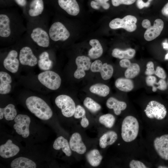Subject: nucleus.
I'll list each match as a JSON object with an SVG mask.
<instances>
[{
	"instance_id": "1",
	"label": "nucleus",
	"mask_w": 168,
	"mask_h": 168,
	"mask_svg": "<svg viewBox=\"0 0 168 168\" xmlns=\"http://www.w3.org/2000/svg\"><path fill=\"white\" fill-rule=\"evenodd\" d=\"M27 29L23 18L18 12L2 11L0 13V40L4 42H17L21 39Z\"/></svg>"
},
{
	"instance_id": "2",
	"label": "nucleus",
	"mask_w": 168,
	"mask_h": 168,
	"mask_svg": "<svg viewBox=\"0 0 168 168\" xmlns=\"http://www.w3.org/2000/svg\"><path fill=\"white\" fill-rule=\"evenodd\" d=\"M46 19L45 17L28 21L26 32L32 42L44 48L49 47L51 41Z\"/></svg>"
},
{
	"instance_id": "3",
	"label": "nucleus",
	"mask_w": 168,
	"mask_h": 168,
	"mask_svg": "<svg viewBox=\"0 0 168 168\" xmlns=\"http://www.w3.org/2000/svg\"><path fill=\"white\" fill-rule=\"evenodd\" d=\"M26 104L30 111L41 119L47 120L52 116L51 109L40 97L35 96L29 97L26 100Z\"/></svg>"
},
{
	"instance_id": "4",
	"label": "nucleus",
	"mask_w": 168,
	"mask_h": 168,
	"mask_svg": "<svg viewBox=\"0 0 168 168\" xmlns=\"http://www.w3.org/2000/svg\"><path fill=\"white\" fill-rule=\"evenodd\" d=\"M139 125L137 119L132 116H128L124 119L121 126L122 138L124 141L130 142L137 137Z\"/></svg>"
},
{
	"instance_id": "5",
	"label": "nucleus",
	"mask_w": 168,
	"mask_h": 168,
	"mask_svg": "<svg viewBox=\"0 0 168 168\" xmlns=\"http://www.w3.org/2000/svg\"><path fill=\"white\" fill-rule=\"evenodd\" d=\"M38 78L42 85L53 90L58 89L61 83V79L59 75L51 70L45 71L39 73Z\"/></svg>"
},
{
	"instance_id": "6",
	"label": "nucleus",
	"mask_w": 168,
	"mask_h": 168,
	"mask_svg": "<svg viewBox=\"0 0 168 168\" xmlns=\"http://www.w3.org/2000/svg\"><path fill=\"white\" fill-rule=\"evenodd\" d=\"M49 33L51 40L54 42L66 41L70 36L68 30L59 21L53 22L49 26Z\"/></svg>"
},
{
	"instance_id": "7",
	"label": "nucleus",
	"mask_w": 168,
	"mask_h": 168,
	"mask_svg": "<svg viewBox=\"0 0 168 168\" xmlns=\"http://www.w3.org/2000/svg\"><path fill=\"white\" fill-rule=\"evenodd\" d=\"M57 106L61 110L63 115L66 117L74 115L76 105L72 99L65 95H61L56 97L55 100Z\"/></svg>"
},
{
	"instance_id": "8",
	"label": "nucleus",
	"mask_w": 168,
	"mask_h": 168,
	"mask_svg": "<svg viewBox=\"0 0 168 168\" xmlns=\"http://www.w3.org/2000/svg\"><path fill=\"white\" fill-rule=\"evenodd\" d=\"M137 20L134 16L128 15L122 19L116 18L109 23V26L112 29L122 28L129 32L135 31L137 28Z\"/></svg>"
},
{
	"instance_id": "9",
	"label": "nucleus",
	"mask_w": 168,
	"mask_h": 168,
	"mask_svg": "<svg viewBox=\"0 0 168 168\" xmlns=\"http://www.w3.org/2000/svg\"><path fill=\"white\" fill-rule=\"evenodd\" d=\"M43 0H32L28 9L23 13L27 21L45 17Z\"/></svg>"
},
{
	"instance_id": "10",
	"label": "nucleus",
	"mask_w": 168,
	"mask_h": 168,
	"mask_svg": "<svg viewBox=\"0 0 168 168\" xmlns=\"http://www.w3.org/2000/svg\"><path fill=\"white\" fill-rule=\"evenodd\" d=\"M144 112L148 118L151 119L155 118L157 120L164 119L167 112L166 108L163 105L153 100L148 103Z\"/></svg>"
},
{
	"instance_id": "11",
	"label": "nucleus",
	"mask_w": 168,
	"mask_h": 168,
	"mask_svg": "<svg viewBox=\"0 0 168 168\" xmlns=\"http://www.w3.org/2000/svg\"><path fill=\"white\" fill-rule=\"evenodd\" d=\"M15 124L13 126L16 132L21 135L24 138H27L29 135V127L30 122V118L27 115L19 114L14 119Z\"/></svg>"
},
{
	"instance_id": "12",
	"label": "nucleus",
	"mask_w": 168,
	"mask_h": 168,
	"mask_svg": "<svg viewBox=\"0 0 168 168\" xmlns=\"http://www.w3.org/2000/svg\"><path fill=\"white\" fill-rule=\"evenodd\" d=\"M90 69L92 72H100L101 77L105 80L110 79L114 72L112 65L107 63L103 64L99 60H96L91 63Z\"/></svg>"
},
{
	"instance_id": "13",
	"label": "nucleus",
	"mask_w": 168,
	"mask_h": 168,
	"mask_svg": "<svg viewBox=\"0 0 168 168\" xmlns=\"http://www.w3.org/2000/svg\"><path fill=\"white\" fill-rule=\"evenodd\" d=\"M20 63L22 65L34 67L38 63V59L32 49L29 46H24L21 48L19 54Z\"/></svg>"
},
{
	"instance_id": "14",
	"label": "nucleus",
	"mask_w": 168,
	"mask_h": 168,
	"mask_svg": "<svg viewBox=\"0 0 168 168\" xmlns=\"http://www.w3.org/2000/svg\"><path fill=\"white\" fill-rule=\"evenodd\" d=\"M153 145L158 155L162 159L168 160V134L156 137L154 140Z\"/></svg>"
},
{
	"instance_id": "15",
	"label": "nucleus",
	"mask_w": 168,
	"mask_h": 168,
	"mask_svg": "<svg viewBox=\"0 0 168 168\" xmlns=\"http://www.w3.org/2000/svg\"><path fill=\"white\" fill-rule=\"evenodd\" d=\"M18 53L15 49L10 51L4 59L3 65L5 68L10 72L16 73L19 66V60L18 58Z\"/></svg>"
},
{
	"instance_id": "16",
	"label": "nucleus",
	"mask_w": 168,
	"mask_h": 168,
	"mask_svg": "<svg viewBox=\"0 0 168 168\" xmlns=\"http://www.w3.org/2000/svg\"><path fill=\"white\" fill-rule=\"evenodd\" d=\"M75 63L77 68L74 74V77L79 79L84 77L86 75L85 71L90 69L91 63L90 58L85 56L77 57L75 60Z\"/></svg>"
},
{
	"instance_id": "17",
	"label": "nucleus",
	"mask_w": 168,
	"mask_h": 168,
	"mask_svg": "<svg viewBox=\"0 0 168 168\" xmlns=\"http://www.w3.org/2000/svg\"><path fill=\"white\" fill-rule=\"evenodd\" d=\"M164 25V22L162 20L160 19H156L153 25L147 29L145 32L144 38L145 40L150 41L158 36L163 29Z\"/></svg>"
},
{
	"instance_id": "18",
	"label": "nucleus",
	"mask_w": 168,
	"mask_h": 168,
	"mask_svg": "<svg viewBox=\"0 0 168 168\" xmlns=\"http://www.w3.org/2000/svg\"><path fill=\"white\" fill-rule=\"evenodd\" d=\"M69 144L71 150L78 154H82L86 152V146L82 141L80 134L78 133H75L72 135Z\"/></svg>"
},
{
	"instance_id": "19",
	"label": "nucleus",
	"mask_w": 168,
	"mask_h": 168,
	"mask_svg": "<svg viewBox=\"0 0 168 168\" xmlns=\"http://www.w3.org/2000/svg\"><path fill=\"white\" fill-rule=\"evenodd\" d=\"M18 146L13 143L12 141L8 139L5 143L0 146V155L3 158H7L16 155L19 152Z\"/></svg>"
},
{
	"instance_id": "20",
	"label": "nucleus",
	"mask_w": 168,
	"mask_h": 168,
	"mask_svg": "<svg viewBox=\"0 0 168 168\" xmlns=\"http://www.w3.org/2000/svg\"><path fill=\"white\" fill-rule=\"evenodd\" d=\"M58 2L60 7L70 15L76 16L79 12V7L76 0H58Z\"/></svg>"
},
{
	"instance_id": "21",
	"label": "nucleus",
	"mask_w": 168,
	"mask_h": 168,
	"mask_svg": "<svg viewBox=\"0 0 168 168\" xmlns=\"http://www.w3.org/2000/svg\"><path fill=\"white\" fill-rule=\"evenodd\" d=\"M12 78L7 72L3 71L0 72V94L4 95L9 93L12 88L11 83Z\"/></svg>"
},
{
	"instance_id": "22",
	"label": "nucleus",
	"mask_w": 168,
	"mask_h": 168,
	"mask_svg": "<svg viewBox=\"0 0 168 168\" xmlns=\"http://www.w3.org/2000/svg\"><path fill=\"white\" fill-rule=\"evenodd\" d=\"M106 105L108 108L113 109L114 114L118 115L120 114L121 111L125 110L127 106L125 102L119 100L112 97L108 99Z\"/></svg>"
},
{
	"instance_id": "23",
	"label": "nucleus",
	"mask_w": 168,
	"mask_h": 168,
	"mask_svg": "<svg viewBox=\"0 0 168 168\" xmlns=\"http://www.w3.org/2000/svg\"><path fill=\"white\" fill-rule=\"evenodd\" d=\"M89 44L92 48L88 51L89 57L92 59L100 57L103 54V49L99 41L97 39H91L89 41Z\"/></svg>"
},
{
	"instance_id": "24",
	"label": "nucleus",
	"mask_w": 168,
	"mask_h": 168,
	"mask_svg": "<svg viewBox=\"0 0 168 168\" xmlns=\"http://www.w3.org/2000/svg\"><path fill=\"white\" fill-rule=\"evenodd\" d=\"M53 147L56 150L62 149L67 156H69L72 155V151L68 140L62 136L56 139L54 143Z\"/></svg>"
},
{
	"instance_id": "25",
	"label": "nucleus",
	"mask_w": 168,
	"mask_h": 168,
	"mask_svg": "<svg viewBox=\"0 0 168 168\" xmlns=\"http://www.w3.org/2000/svg\"><path fill=\"white\" fill-rule=\"evenodd\" d=\"M11 166L12 168H35L36 165L30 159L20 157L13 160L11 163Z\"/></svg>"
},
{
	"instance_id": "26",
	"label": "nucleus",
	"mask_w": 168,
	"mask_h": 168,
	"mask_svg": "<svg viewBox=\"0 0 168 168\" xmlns=\"http://www.w3.org/2000/svg\"><path fill=\"white\" fill-rule=\"evenodd\" d=\"M117 138V134L114 131H108L102 135L100 138V146L102 148H105L108 146L113 144L116 141Z\"/></svg>"
},
{
	"instance_id": "27",
	"label": "nucleus",
	"mask_w": 168,
	"mask_h": 168,
	"mask_svg": "<svg viewBox=\"0 0 168 168\" xmlns=\"http://www.w3.org/2000/svg\"><path fill=\"white\" fill-rule=\"evenodd\" d=\"M116 87L119 90L125 92L131 91L134 88L133 81L130 79L127 78H119L115 82Z\"/></svg>"
},
{
	"instance_id": "28",
	"label": "nucleus",
	"mask_w": 168,
	"mask_h": 168,
	"mask_svg": "<svg viewBox=\"0 0 168 168\" xmlns=\"http://www.w3.org/2000/svg\"><path fill=\"white\" fill-rule=\"evenodd\" d=\"M37 63L39 68L41 70L47 71L51 68L53 62L49 58L48 52L44 51L39 54Z\"/></svg>"
},
{
	"instance_id": "29",
	"label": "nucleus",
	"mask_w": 168,
	"mask_h": 168,
	"mask_svg": "<svg viewBox=\"0 0 168 168\" xmlns=\"http://www.w3.org/2000/svg\"><path fill=\"white\" fill-rule=\"evenodd\" d=\"M136 52L135 50L132 48H128L125 50L115 48L112 50V55L114 58L120 59H130L134 57Z\"/></svg>"
},
{
	"instance_id": "30",
	"label": "nucleus",
	"mask_w": 168,
	"mask_h": 168,
	"mask_svg": "<svg viewBox=\"0 0 168 168\" xmlns=\"http://www.w3.org/2000/svg\"><path fill=\"white\" fill-rule=\"evenodd\" d=\"M17 112L15 106L12 104H9L4 108H0V119H3L4 115L7 120H12L16 116Z\"/></svg>"
},
{
	"instance_id": "31",
	"label": "nucleus",
	"mask_w": 168,
	"mask_h": 168,
	"mask_svg": "<svg viewBox=\"0 0 168 168\" xmlns=\"http://www.w3.org/2000/svg\"><path fill=\"white\" fill-rule=\"evenodd\" d=\"M86 158L91 165L96 167L100 164L103 157L98 150L94 149L90 151L87 153Z\"/></svg>"
},
{
	"instance_id": "32",
	"label": "nucleus",
	"mask_w": 168,
	"mask_h": 168,
	"mask_svg": "<svg viewBox=\"0 0 168 168\" xmlns=\"http://www.w3.org/2000/svg\"><path fill=\"white\" fill-rule=\"evenodd\" d=\"M89 90L91 92L102 97L107 96L110 91L109 87L102 83H96L90 86Z\"/></svg>"
},
{
	"instance_id": "33",
	"label": "nucleus",
	"mask_w": 168,
	"mask_h": 168,
	"mask_svg": "<svg viewBox=\"0 0 168 168\" xmlns=\"http://www.w3.org/2000/svg\"><path fill=\"white\" fill-rule=\"evenodd\" d=\"M140 70L139 65L136 63H132L124 72L126 78L132 79L134 78L139 74Z\"/></svg>"
},
{
	"instance_id": "34",
	"label": "nucleus",
	"mask_w": 168,
	"mask_h": 168,
	"mask_svg": "<svg viewBox=\"0 0 168 168\" xmlns=\"http://www.w3.org/2000/svg\"><path fill=\"white\" fill-rule=\"evenodd\" d=\"M99 120L100 123L105 127L110 128L113 126L115 119L112 114H107L100 116Z\"/></svg>"
},
{
	"instance_id": "35",
	"label": "nucleus",
	"mask_w": 168,
	"mask_h": 168,
	"mask_svg": "<svg viewBox=\"0 0 168 168\" xmlns=\"http://www.w3.org/2000/svg\"><path fill=\"white\" fill-rule=\"evenodd\" d=\"M84 105L91 112L96 113L101 108L100 105L89 97H86L83 101Z\"/></svg>"
},
{
	"instance_id": "36",
	"label": "nucleus",
	"mask_w": 168,
	"mask_h": 168,
	"mask_svg": "<svg viewBox=\"0 0 168 168\" xmlns=\"http://www.w3.org/2000/svg\"><path fill=\"white\" fill-rule=\"evenodd\" d=\"M74 117L76 119L82 118L86 116V111L84 108L81 106L78 105L76 107Z\"/></svg>"
},
{
	"instance_id": "37",
	"label": "nucleus",
	"mask_w": 168,
	"mask_h": 168,
	"mask_svg": "<svg viewBox=\"0 0 168 168\" xmlns=\"http://www.w3.org/2000/svg\"><path fill=\"white\" fill-rule=\"evenodd\" d=\"M136 0H111L112 5L117 7L121 4L131 5L134 3Z\"/></svg>"
},
{
	"instance_id": "38",
	"label": "nucleus",
	"mask_w": 168,
	"mask_h": 168,
	"mask_svg": "<svg viewBox=\"0 0 168 168\" xmlns=\"http://www.w3.org/2000/svg\"><path fill=\"white\" fill-rule=\"evenodd\" d=\"M155 72L153 63L152 61L148 62L146 64V69L145 72V74L147 76L152 75L155 74Z\"/></svg>"
},
{
	"instance_id": "39",
	"label": "nucleus",
	"mask_w": 168,
	"mask_h": 168,
	"mask_svg": "<svg viewBox=\"0 0 168 168\" xmlns=\"http://www.w3.org/2000/svg\"><path fill=\"white\" fill-rule=\"evenodd\" d=\"M130 168H147L142 162L138 160H133L129 164Z\"/></svg>"
},
{
	"instance_id": "40",
	"label": "nucleus",
	"mask_w": 168,
	"mask_h": 168,
	"mask_svg": "<svg viewBox=\"0 0 168 168\" xmlns=\"http://www.w3.org/2000/svg\"><path fill=\"white\" fill-rule=\"evenodd\" d=\"M159 78L165 79L166 77V73L164 69L160 66H157L155 70V74Z\"/></svg>"
},
{
	"instance_id": "41",
	"label": "nucleus",
	"mask_w": 168,
	"mask_h": 168,
	"mask_svg": "<svg viewBox=\"0 0 168 168\" xmlns=\"http://www.w3.org/2000/svg\"><path fill=\"white\" fill-rule=\"evenodd\" d=\"M157 79L156 77L152 76H147L146 78L145 82L147 85L152 87L154 86L156 82Z\"/></svg>"
},
{
	"instance_id": "42",
	"label": "nucleus",
	"mask_w": 168,
	"mask_h": 168,
	"mask_svg": "<svg viewBox=\"0 0 168 168\" xmlns=\"http://www.w3.org/2000/svg\"><path fill=\"white\" fill-rule=\"evenodd\" d=\"M96 3L99 8L101 6L104 9L107 10L110 7L109 4L107 2L109 0H95Z\"/></svg>"
},
{
	"instance_id": "43",
	"label": "nucleus",
	"mask_w": 168,
	"mask_h": 168,
	"mask_svg": "<svg viewBox=\"0 0 168 168\" xmlns=\"http://www.w3.org/2000/svg\"><path fill=\"white\" fill-rule=\"evenodd\" d=\"M155 85H157L156 88L161 91H164L167 89V84L164 79H161L158 82H156Z\"/></svg>"
},
{
	"instance_id": "44",
	"label": "nucleus",
	"mask_w": 168,
	"mask_h": 168,
	"mask_svg": "<svg viewBox=\"0 0 168 168\" xmlns=\"http://www.w3.org/2000/svg\"><path fill=\"white\" fill-rule=\"evenodd\" d=\"M131 63L129 59H123L120 61L119 65L122 68H127L130 65Z\"/></svg>"
},
{
	"instance_id": "45",
	"label": "nucleus",
	"mask_w": 168,
	"mask_h": 168,
	"mask_svg": "<svg viewBox=\"0 0 168 168\" xmlns=\"http://www.w3.org/2000/svg\"><path fill=\"white\" fill-rule=\"evenodd\" d=\"M150 2L147 1L145 2L142 0H137V7L139 9H142L144 7H147L150 5Z\"/></svg>"
},
{
	"instance_id": "46",
	"label": "nucleus",
	"mask_w": 168,
	"mask_h": 168,
	"mask_svg": "<svg viewBox=\"0 0 168 168\" xmlns=\"http://www.w3.org/2000/svg\"><path fill=\"white\" fill-rule=\"evenodd\" d=\"M80 123L82 126L84 128H86L88 126L89 121L86 116L82 118Z\"/></svg>"
},
{
	"instance_id": "47",
	"label": "nucleus",
	"mask_w": 168,
	"mask_h": 168,
	"mask_svg": "<svg viewBox=\"0 0 168 168\" xmlns=\"http://www.w3.org/2000/svg\"><path fill=\"white\" fill-rule=\"evenodd\" d=\"M142 25L143 27L147 29L151 26V24L149 20L145 19L142 21Z\"/></svg>"
},
{
	"instance_id": "48",
	"label": "nucleus",
	"mask_w": 168,
	"mask_h": 168,
	"mask_svg": "<svg viewBox=\"0 0 168 168\" xmlns=\"http://www.w3.org/2000/svg\"><path fill=\"white\" fill-rule=\"evenodd\" d=\"M161 12L163 15L168 17V2L163 7Z\"/></svg>"
},
{
	"instance_id": "49",
	"label": "nucleus",
	"mask_w": 168,
	"mask_h": 168,
	"mask_svg": "<svg viewBox=\"0 0 168 168\" xmlns=\"http://www.w3.org/2000/svg\"><path fill=\"white\" fill-rule=\"evenodd\" d=\"M16 3L20 6L25 7L26 5V0H14Z\"/></svg>"
},
{
	"instance_id": "50",
	"label": "nucleus",
	"mask_w": 168,
	"mask_h": 168,
	"mask_svg": "<svg viewBox=\"0 0 168 168\" xmlns=\"http://www.w3.org/2000/svg\"><path fill=\"white\" fill-rule=\"evenodd\" d=\"M157 168H168V167H167V166H158V167H157Z\"/></svg>"
},
{
	"instance_id": "51",
	"label": "nucleus",
	"mask_w": 168,
	"mask_h": 168,
	"mask_svg": "<svg viewBox=\"0 0 168 168\" xmlns=\"http://www.w3.org/2000/svg\"><path fill=\"white\" fill-rule=\"evenodd\" d=\"M152 0H148V1L150 2Z\"/></svg>"
},
{
	"instance_id": "52",
	"label": "nucleus",
	"mask_w": 168,
	"mask_h": 168,
	"mask_svg": "<svg viewBox=\"0 0 168 168\" xmlns=\"http://www.w3.org/2000/svg\"><path fill=\"white\" fill-rule=\"evenodd\" d=\"M167 84H168V81Z\"/></svg>"
}]
</instances>
